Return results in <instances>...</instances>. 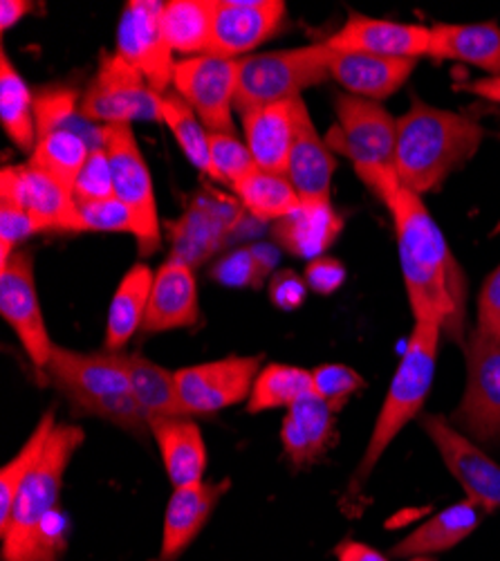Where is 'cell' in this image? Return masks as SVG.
I'll return each instance as SVG.
<instances>
[{
    "mask_svg": "<svg viewBox=\"0 0 500 561\" xmlns=\"http://www.w3.org/2000/svg\"><path fill=\"white\" fill-rule=\"evenodd\" d=\"M386 209L395 222L402 276L416 321L435 323L446 340L463 346L469 293L465 270L418 194L399 184Z\"/></svg>",
    "mask_w": 500,
    "mask_h": 561,
    "instance_id": "obj_1",
    "label": "cell"
},
{
    "mask_svg": "<svg viewBox=\"0 0 500 561\" xmlns=\"http://www.w3.org/2000/svg\"><path fill=\"white\" fill-rule=\"evenodd\" d=\"M85 432L79 425H57L32 474L21 485L3 539V561H57L68 548L59 514L63 479Z\"/></svg>",
    "mask_w": 500,
    "mask_h": 561,
    "instance_id": "obj_2",
    "label": "cell"
},
{
    "mask_svg": "<svg viewBox=\"0 0 500 561\" xmlns=\"http://www.w3.org/2000/svg\"><path fill=\"white\" fill-rule=\"evenodd\" d=\"M482 137L485 130L474 117L414 98L411 108L397 119L395 175L402 186L422 198L476 156Z\"/></svg>",
    "mask_w": 500,
    "mask_h": 561,
    "instance_id": "obj_3",
    "label": "cell"
},
{
    "mask_svg": "<svg viewBox=\"0 0 500 561\" xmlns=\"http://www.w3.org/2000/svg\"><path fill=\"white\" fill-rule=\"evenodd\" d=\"M45 380L68 400L77 415L100 417L140 440L151 436L149 417L132 396L126 353H81L55 344Z\"/></svg>",
    "mask_w": 500,
    "mask_h": 561,
    "instance_id": "obj_4",
    "label": "cell"
},
{
    "mask_svg": "<svg viewBox=\"0 0 500 561\" xmlns=\"http://www.w3.org/2000/svg\"><path fill=\"white\" fill-rule=\"evenodd\" d=\"M440 340L442 331L435 323L416 321L411 340H408L404 357L395 370L384 404L380 409L369 447L363 451L357 470L352 472L348 485L350 496H357L361 492L363 483L371 479L380 458L397 438V434L420 415L435 378Z\"/></svg>",
    "mask_w": 500,
    "mask_h": 561,
    "instance_id": "obj_5",
    "label": "cell"
},
{
    "mask_svg": "<svg viewBox=\"0 0 500 561\" xmlns=\"http://www.w3.org/2000/svg\"><path fill=\"white\" fill-rule=\"evenodd\" d=\"M330 59L333 50L326 41L239 59V113L299 100L303 90L330 79Z\"/></svg>",
    "mask_w": 500,
    "mask_h": 561,
    "instance_id": "obj_6",
    "label": "cell"
},
{
    "mask_svg": "<svg viewBox=\"0 0 500 561\" xmlns=\"http://www.w3.org/2000/svg\"><path fill=\"white\" fill-rule=\"evenodd\" d=\"M100 145L111 158L115 198L121 201L138 220L140 231L135 241H138L140 256L149 259L162 245V227L153 178L138 137H135L132 124L104 126L100 133Z\"/></svg>",
    "mask_w": 500,
    "mask_h": 561,
    "instance_id": "obj_7",
    "label": "cell"
},
{
    "mask_svg": "<svg viewBox=\"0 0 500 561\" xmlns=\"http://www.w3.org/2000/svg\"><path fill=\"white\" fill-rule=\"evenodd\" d=\"M337 122L326 135V145L333 153L348 158L357 175L393 169L397 119L373 100L354 95H339L335 102Z\"/></svg>",
    "mask_w": 500,
    "mask_h": 561,
    "instance_id": "obj_8",
    "label": "cell"
},
{
    "mask_svg": "<svg viewBox=\"0 0 500 561\" xmlns=\"http://www.w3.org/2000/svg\"><path fill=\"white\" fill-rule=\"evenodd\" d=\"M79 108L83 117L104 126L162 122V95L149 85L140 70H135L117 53L102 55Z\"/></svg>",
    "mask_w": 500,
    "mask_h": 561,
    "instance_id": "obj_9",
    "label": "cell"
},
{
    "mask_svg": "<svg viewBox=\"0 0 500 561\" xmlns=\"http://www.w3.org/2000/svg\"><path fill=\"white\" fill-rule=\"evenodd\" d=\"M463 351L467 359V385L458 409L449 420L474 443L496 447L500 445V342L474 329Z\"/></svg>",
    "mask_w": 500,
    "mask_h": 561,
    "instance_id": "obj_10",
    "label": "cell"
},
{
    "mask_svg": "<svg viewBox=\"0 0 500 561\" xmlns=\"http://www.w3.org/2000/svg\"><path fill=\"white\" fill-rule=\"evenodd\" d=\"M239 59H222L213 55L175 61L173 88L194 108L209 133L236 135L232 113L239 95Z\"/></svg>",
    "mask_w": 500,
    "mask_h": 561,
    "instance_id": "obj_11",
    "label": "cell"
},
{
    "mask_svg": "<svg viewBox=\"0 0 500 561\" xmlns=\"http://www.w3.org/2000/svg\"><path fill=\"white\" fill-rule=\"evenodd\" d=\"M263 355H230L175 370L179 402L189 417L213 415L249 400Z\"/></svg>",
    "mask_w": 500,
    "mask_h": 561,
    "instance_id": "obj_12",
    "label": "cell"
},
{
    "mask_svg": "<svg viewBox=\"0 0 500 561\" xmlns=\"http://www.w3.org/2000/svg\"><path fill=\"white\" fill-rule=\"evenodd\" d=\"M245 209L239 198L224 196L216 190L194 194L187 209L177 220L166 225L173 261L198 267L222 250L232 231L241 225Z\"/></svg>",
    "mask_w": 500,
    "mask_h": 561,
    "instance_id": "obj_13",
    "label": "cell"
},
{
    "mask_svg": "<svg viewBox=\"0 0 500 561\" xmlns=\"http://www.w3.org/2000/svg\"><path fill=\"white\" fill-rule=\"evenodd\" d=\"M0 314L16 333L36 373L45 376L55 342L48 335L38 301L34 254L27 250H16L8 263L0 265Z\"/></svg>",
    "mask_w": 500,
    "mask_h": 561,
    "instance_id": "obj_14",
    "label": "cell"
},
{
    "mask_svg": "<svg viewBox=\"0 0 500 561\" xmlns=\"http://www.w3.org/2000/svg\"><path fill=\"white\" fill-rule=\"evenodd\" d=\"M420 425L440 451L446 470L467 492V499L485 512L500 510V465L444 415L427 413L420 417Z\"/></svg>",
    "mask_w": 500,
    "mask_h": 561,
    "instance_id": "obj_15",
    "label": "cell"
},
{
    "mask_svg": "<svg viewBox=\"0 0 500 561\" xmlns=\"http://www.w3.org/2000/svg\"><path fill=\"white\" fill-rule=\"evenodd\" d=\"M164 3L158 0H130L117 25V55L140 70L158 95L173 85V50L162 34L160 16Z\"/></svg>",
    "mask_w": 500,
    "mask_h": 561,
    "instance_id": "obj_16",
    "label": "cell"
},
{
    "mask_svg": "<svg viewBox=\"0 0 500 561\" xmlns=\"http://www.w3.org/2000/svg\"><path fill=\"white\" fill-rule=\"evenodd\" d=\"M0 203L25 209L45 227V231L81 233L74 194L57 178L30 162L5 167L0 173Z\"/></svg>",
    "mask_w": 500,
    "mask_h": 561,
    "instance_id": "obj_17",
    "label": "cell"
},
{
    "mask_svg": "<svg viewBox=\"0 0 500 561\" xmlns=\"http://www.w3.org/2000/svg\"><path fill=\"white\" fill-rule=\"evenodd\" d=\"M283 0H213L209 53L222 59H243L275 36L286 21Z\"/></svg>",
    "mask_w": 500,
    "mask_h": 561,
    "instance_id": "obj_18",
    "label": "cell"
},
{
    "mask_svg": "<svg viewBox=\"0 0 500 561\" xmlns=\"http://www.w3.org/2000/svg\"><path fill=\"white\" fill-rule=\"evenodd\" d=\"M326 43L335 53H361L418 61L429 57L431 27L350 14L341 30H337Z\"/></svg>",
    "mask_w": 500,
    "mask_h": 561,
    "instance_id": "obj_19",
    "label": "cell"
},
{
    "mask_svg": "<svg viewBox=\"0 0 500 561\" xmlns=\"http://www.w3.org/2000/svg\"><path fill=\"white\" fill-rule=\"evenodd\" d=\"M200 323L198 278L194 267L166 259L153 276L151 299L142 333H168L179 329H196Z\"/></svg>",
    "mask_w": 500,
    "mask_h": 561,
    "instance_id": "obj_20",
    "label": "cell"
},
{
    "mask_svg": "<svg viewBox=\"0 0 500 561\" xmlns=\"http://www.w3.org/2000/svg\"><path fill=\"white\" fill-rule=\"evenodd\" d=\"M230 479L202 481L189 488H175L166 505L162 548L155 561H177L185 554L211 519L220 499L230 492Z\"/></svg>",
    "mask_w": 500,
    "mask_h": 561,
    "instance_id": "obj_21",
    "label": "cell"
},
{
    "mask_svg": "<svg viewBox=\"0 0 500 561\" xmlns=\"http://www.w3.org/2000/svg\"><path fill=\"white\" fill-rule=\"evenodd\" d=\"M337 438V411L316 396L303 398L283 417L281 445L294 470L319 462Z\"/></svg>",
    "mask_w": 500,
    "mask_h": 561,
    "instance_id": "obj_22",
    "label": "cell"
},
{
    "mask_svg": "<svg viewBox=\"0 0 500 561\" xmlns=\"http://www.w3.org/2000/svg\"><path fill=\"white\" fill-rule=\"evenodd\" d=\"M296 102L258 106L241 113L245 145L260 171L288 175L296 135Z\"/></svg>",
    "mask_w": 500,
    "mask_h": 561,
    "instance_id": "obj_23",
    "label": "cell"
},
{
    "mask_svg": "<svg viewBox=\"0 0 500 561\" xmlns=\"http://www.w3.org/2000/svg\"><path fill=\"white\" fill-rule=\"evenodd\" d=\"M337 162L326 145V137L316 133L305 102H296V135L288 164V180L301 201H330V186Z\"/></svg>",
    "mask_w": 500,
    "mask_h": 561,
    "instance_id": "obj_24",
    "label": "cell"
},
{
    "mask_svg": "<svg viewBox=\"0 0 500 561\" xmlns=\"http://www.w3.org/2000/svg\"><path fill=\"white\" fill-rule=\"evenodd\" d=\"M341 229L344 218L330 201H303L296 211L271 225V239L279 250L310 263L326 256Z\"/></svg>",
    "mask_w": 500,
    "mask_h": 561,
    "instance_id": "obj_25",
    "label": "cell"
},
{
    "mask_svg": "<svg viewBox=\"0 0 500 561\" xmlns=\"http://www.w3.org/2000/svg\"><path fill=\"white\" fill-rule=\"evenodd\" d=\"M333 50V48H330ZM416 59H393L361 53H335L330 59V79L348 90V95L382 102L414 75Z\"/></svg>",
    "mask_w": 500,
    "mask_h": 561,
    "instance_id": "obj_26",
    "label": "cell"
},
{
    "mask_svg": "<svg viewBox=\"0 0 500 561\" xmlns=\"http://www.w3.org/2000/svg\"><path fill=\"white\" fill-rule=\"evenodd\" d=\"M149 425L173 490L202 483L207 472V447L196 420L185 415L155 417Z\"/></svg>",
    "mask_w": 500,
    "mask_h": 561,
    "instance_id": "obj_27",
    "label": "cell"
},
{
    "mask_svg": "<svg viewBox=\"0 0 500 561\" xmlns=\"http://www.w3.org/2000/svg\"><path fill=\"white\" fill-rule=\"evenodd\" d=\"M429 59L458 61L500 75V27L496 23H438L431 27Z\"/></svg>",
    "mask_w": 500,
    "mask_h": 561,
    "instance_id": "obj_28",
    "label": "cell"
},
{
    "mask_svg": "<svg viewBox=\"0 0 500 561\" xmlns=\"http://www.w3.org/2000/svg\"><path fill=\"white\" fill-rule=\"evenodd\" d=\"M482 514L485 510L469 499L453 503L440 510L438 514H433L429 522L418 526L411 535L404 537L391 550V554L399 559H408V557H429L435 552L451 550L453 546L465 541L480 526Z\"/></svg>",
    "mask_w": 500,
    "mask_h": 561,
    "instance_id": "obj_29",
    "label": "cell"
},
{
    "mask_svg": "<svg viewBox=\"0 0 500 561\" xmlns=\"http://www.w3.org/2000/svg\"><path fill=\"white\" fill-rule=\"evenodd\" d=\"M153 276L155 272L147 263H135L121 276L108 308L104 351L124 353L132 335L144 329Z\"/></svg>",
    "mask_w": 500,
    "mask_h": 561,
    "instance_id": "obj_30",
    "label": "cell"
},
{
    "mask_svg": "<svg viewBox=\"0 0 500 561\" xmlns=\"http://www.w3.org/2000/svg\"><path fill=\"white\" fill-rule=\"evenodd\" d=\"M0 124H3L12 145L19 151L32 156L38 142L34 92L10 61L5 50L0 55Z\"/></svg>",
    "mask_w": 500,
    "mask_h": 561,
    "instance_id": "obj_31",
    "label": "cell"
},
{
    "mask_svg": "<svg viewBox=\"0 0 500 561\" xmlns=\"http://www.w3.org/2000/svg\"><path fill=\"white\" fill-rule=\"evenodd\" d=\"M160 25L173 55H207L211 45L213 0H168L162 8Z\"/></svg>",
    "mask_w": 500,
    "mask_h": 561,
    "instance_id": "obj_32",
    "label": "cell"
},
{
    "mask_svg": "<svg viewBox=\"0 0 500 561\" xmlns=\"http://www.w3.org/2000/svg\"><path fill=\"white\" fill-rule=\"evenodd\" d=\"M132 396L147 413L149 423L155 417H189L179 402L175 370H168L140 353H126Z\"/></svg>",
    "mask_w": 500,
    "mask_h": 561,
    "instance_id": "obj_33",
    "label": "cell"
},
{
    "mask_svg": "<svg viewBox=\"0 0 500 561\" xmlns=\"http://www.w3.org/2000/svg\"><path fill=\"white\" fill-rule=\"evenodd\" d=\"M232 190L249 216L271 225L296 211L303 203L288 175L267 173L260 169L249 173Z\"/></svg>",
    "mask_w": 500,
    "mask_h": 561,
    "instance_id": "obj_34",
    "label": "cell"
},
{
    "mask_svg": "<svg viewBox=\"0 0 500 561\" xmlns=\"http://www.w3.org/2000/svg\"><path fill=\"white\" fill-rule=\"evenodd\" d=\"M314 396L312 370L292 364H267L260 368L247 400L249 413L290 409L303 398Z\"/></svg>",
    "mask_w": 500,
    "mask_h": 561,
    "instance_id": "obj_35",
    "label": "cell"
},
{
    "mask_svg": "<svg viewBox=\"0 0 500 561\" xmlns=\"http://www.w3.org/2000/svg\"><path fill=\"white\" fill-rule=\"evenodd\" d=\"M57 425L59 423H57L55 409L45 411L38 420V425L25 440V445L19 449V454L3 467V470H0V533L8 528L21 485L25 483V479L32 474L36 462L40 460L45 445H48Z\"/></svg>",
    "mask_w": 500,
    "mask_h": 561,
    "instance_id": "obj_36",
    "label": "cell"
},
{
    "mask_svg": "<svg viewBox=\"0 0 500 561\" xmlns=\"http://www.w3.org/2000/svg\"><path fill=\"white\" fill-rule=\"evenodd\" d=\"M90 151H93V147H88L79 133L70 128H59L38 137L36 149L32 151L27 162L45 173H50L72 192L83 164L90 158Z\"/></svg>",
    "mask_w": 500,
    "mask_h": 561,
    "instance_id": "obj_37",
    "label": "cell"
},
{
    "mask_svg": "<svg viewBox=\"0 0 500 561\" xmlns=\"http://www.w3.org/2000/svg\"><path fill=\"white\" fill-rule=\"evenodd\" d=\"M162 122L168 126L182 153L205 175L216 180V171L209 156V130L194 113V108L182 100L177 92L162 95Z\"/></svg>",
    "mask_w": 500,
    "mask_h": 561,
    "instance_id": "obj_38",
    "label": "cell"
},
{
    "mask_svg": "<svg viewBox=\"0 0 500 561\" xmlns=\"http://www.w3.org/2000/svg\"><path fill=\"white\" fill-rule=\"evenodd\" d=\"M209 156L216 171V182L230 186H236L258 169L252 151L236 135L209 133Z\"/></svg>",
    "mask_w": 500,
    "mask_h": 561,
    "instance_id": "obj_39",
    "label": "cell"
},
{
    "mask_svg": "<svg viewBox=\"0 0 500 561\" xmlns=\"http://www.w3.org/2000/svg\"><path fill=\"white\" fill-rule=\"evenodd\" d=\"M314 396L339 411L354 393L367 387L359 373L346 364H322L312 368Z\"/></svg>",
    "mask_w": 500,
    "mask_h": 561,
    "instance_id": "obj_40",
    "label": "cell"
},
{
    "mask_svg": "<svg viewBox=\"0 0 500 561\" xmlns=\"http://www.w3.org/2000/svg\"><path fill=\"white\" fill-rule=\"evenodd\" d=\"M72 194H74L77 205L115 198L113 167H111V158L102 145H95L93 151H90V158L83 164V169L74 182Z\"/></svg>",
    "mask_w": 500,
    "mask_h": 561,
    "instance_id": "obj_41",
    "label": "cell"
},
{
    "mask_svg": "<svg viewBox=\"0 0 500 561\" xmlns=\"http://www.w3.org/2000/svg\"><path fill=\"white\" fill-rule=\"evenodd\" d=\"M79 222L81 231H117L132 233L135 239H138L140 231L132 211L117 198L79 205Z\"/></svg>",
    "mask_w": 500,
    "mask_h": 561,
    "instance_id": "obj_42",
    "label": "cell"
},
{
    "mask_svg": "<svg viewBox=\"0 0 500 561\" xmlns=\"http://www.w3.org/2000/svg\"><path fill=\"white\" fill-rule=\"evenodd\" d=\"M211 278L226 288H263L265 276L254 259L252 248H239L218 259L211 267Z\"/></svg>",
    "mask_w": 500,
    "mask_h": 561,
    "instance_id": "obj_43",
    "label": "cell"
},
{
    "mask_svg": "<svg viewBox=\"0 0 500 561\" xmlns=\"http://www.w3.org/2000/svg\"><path fill=\"white\" fill-rule=\"evenodd\" d=\"M74 108H77V92L70 88H50V90H43L40 95H34V115H36L38 137L66 128L68 117L74 115Z\"/></svg>",
    "mask_w": 500,
    "mask_h": 561,
    "instance_id": "obj_44",
    "label": "cell"
},
{
    "mask_svg": "<svg viewBox=\"0 0 500 561\" xmlns=\"http://www.w3.org/2000/svg\"><path fill=\"white\" fill-rule=\"evenodd\" d=\"M45 231V227L25 209L0 203V265L8 263L21 243Z\"/></svg>",
    "mask_w": 500,
    "mask_h": 561,
    "instance_id": "obj_45",
    "label": "cell"
},
{
    "mask_svg": "<svg viewBox=\"0 0 500 561\" xmlns=\"http://www.w3.org/2000/svg\"><path fill=\"white\" fill-rule=\"evenodd\" d=\"M307 290L310 288L305 284V278L294 270L275 272L269 278V284H267L269 301L283 312L299 310L307 299Z\"/></svg>",
    "mask_w": 500,
    "mask_h": 561,
    "instance_id": "obj_46",
    "label": "cell"
},
{
    "mask_svg": "<svg viewBox=\"0 0 500 561\" xmlns=\"http://www.w3.org/2000/svg\"><path fill=\"white\" fill-rule=\"evenodd\" d=\"M476 331L489 340L500 342V265L485 278L478 297Z\"/></svg>",
    "mask_w": 500,
    "mask_h": 561,
    "instance_id": "obj_47",
    "label": "cell"
},
{
    "mask_svg": "<svg viewBox=\"0 0 500 561\" xmlns=\"http://www.w3.org/2000/svg\"><path fill=\"white\" fill-rule=\"evenodd\" d=\"M346 276H348V272H346L344 263L335 256L314 259L307 263V267L303 272L307 288L316 295H324V297L337 293L344 286Z\"/></svg>",
    "mask_w": 500,
    "mask_h": 561,
    "instance_id": "obj_48",
    "label": "cell"
},
{
    "mask_svg": "<svg viewBox=\"0 0 500 561\" xmlns=\"http://www.w3.org/2000/svg\"><path fill=\"white\" fill-rule=\"evenodd\" d=\"M335 557L339 561H391L386 554H382L373 546L361 543V541H352V539L341 541L335 548Z\"/></svg>",
    "mask_w": 500,
    "mask_h": 561,
    "instance_id": "obj_49",
    "label": "cell"
},
{
    "mask_svg": "<svg viewBox=\"0 0 500 561\" xmlns=\"http://www.w3.org/2000/svg\"><path fill=\"white\" fill-rule=\"evenodd\" d=\"M32 10L34 5L30 0H3L0 3V30L8 32L10 27L19 25Z\"/></svg>",
    "mask_w": 500,
    "mask_h": 561,
    "instance_id": "obj_50",
    "label": "cell"
},
{
    "mask_svg": "<svg viewBox=\"0 0 500 561\" xmlns=\"http://www.w3.org/2000/svg\"><path fill=\"white\" fill-rule=\"evenodd\" d=\"M463 90H467V92H472V95L482 98V100H487V102L500 104V75H498V77L476 79L474 83L463 85Z\"/></svg>",
    "mask_w": 500,
    "mask_h": 561,
    "instance_id": "obj_51",
    "label": "cell"
},
{
    "mask_svg": "<svg viewBox=\"0 0 500 561\" xmlns=\"http://www.w3.org/2000/svg\"><path fill=\"white\" fill-rule=\"evenodd\" d=\"M252 252H254V259L260 267V274L267 278H271V272H275L277 263H279V248L271 245V243H256V245H249Z\"/></svg>",
    "mask_w": 500,
    "mask_h": 561,
    "instance_id": "obj_52",
    "label": "cell"
},
{
    "mask_svg": "<svg viewBox=\"0 0 500 561\" xmlns=\"http://www.w3.org/2000/svg\"><path fill=\"white\" fill-rule=\"evenodd\" d=\"M404 561H435V559H431V557H408Z\"/></svg>",
    "mask_w": 500,
    "mask_h": 561,
    "instance_id": "obj_53",
    "label": "cell"
}]
</instances>
